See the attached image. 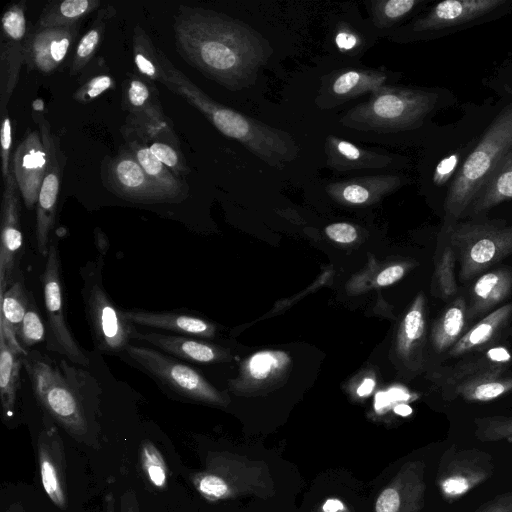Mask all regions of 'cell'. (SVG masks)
<instances>
[{
	"mask_svg": "<svg viewBox=\"0 0 512 512\" xmlns=\"http://www.w3.org/2000/svg\"><path fill=\"white\" fill-rule=\"evenodd\" d=\"M173 29L180 56L230 90L252 84L272 54L268 40L250 24L211 9L180 5Z\"/></svg>",
	"mask_w": 512,
	"mask_h": 512,
	"instance_id": "1",
	"label": "cell"
},
{
	"mask_svg": "<svg viewBox=\"0 0 512 512\" xmlns=\"http://www.w3.org/2000/svg\"><path fill=\"white\" fill-rule=\"evenodd\" d=\"M33 393L46 414L76 441L96 447L101 390L87 371L32 349L22 356Z\"/></svg>",
	"mask_w": 512,
	"mask_h": 512,
	"instance_id": "2",
	"label": "cell"
},
{
	"mask_svg": "<svg viewBox=\"0 0 512 512\" xmlns=\"http://www.w3.org/2000/svg\"><path fill=\"white\" fill-rule=\"evenodd\" d=\"M438 95L422 89L384 85L340 115L334 130L349 140L389 143L419 128L434 109Z\"/></svg>",
	"mask_w": 512,
	"mask_h": 512,
	"instance_id": "3",
	"label": "cell"
},
{
	"mask_svg": "<svg viewBox=\"0 0 512 512\" xmlns=\"http://www.w3.org/2000/svg\"><path fill=\"white\" fill-rule=\"evenodd\" d=\"M164 86L200 111L223 135L240 142L268 165L283 168L297 157L299 149L290 134L217 103L173 64L166 69Z\"/></svg>",
	"mask_w": 512,
	"mask_h": 512,
	"instance_id": "4",
	"label": "cell"
},
{
	"mask_svg": "<svg viewBox=\"0 0 512 512\" xmlns=\"http://www.w3.org/2000/svg\"><path fill=\"white\" fill-rule=\"evenodd\" d=\"M191 483L208 502L246 496L268 499L275 494V484L268 464L228 451L209 452L204 467L193 473Z\"/></svg>",
	"mask_w": 512,
	"mask_h": 512,
	"instance_id": "5",
	"label": "cell"
},
{
	"mask_svg": "<svg viewBox=\"0 0 512 512\" xmlns=\"http://www.w3.org/2000/svg\"><path fill=\"white\" fill-rule=\"evenodd\" d=\"M512 149V105L492 121L455 175L445 198V222L464 215L500 160Z\"/></svg>",
	"mask_w": 512,
	"mask_h": 512,
	"instance_id": "6",
	"label": "cell"
},
{
	"mask_svg": "<svg viewBox=\"0 0 512 512\" xmlns=\"http://www.w3.org/2000/svg\"><path fill=\"white\" fill-rule=\"evenodd\" d=\"M444 231L460 264L462 282L512 254V225H506L505 221L445 222Z\"/></svg>",
	"mask_w": 512,
	"mask_h": 512,
	"instance_id": "7",
	"label": "cell"
},
{
	"mask_svg": "<svg viewBox=\"0 0 512 512\" xmlns=\"http://www.w3.org/2000/svg\"><path fill=\"white\" fill-rule=\"evenodd\" d=\"M103 258L89 261L81 269V290L94 347L104 354L125 352L137 329L107 294L102 284Z\"/></svg>",
	"mask_w": 512,
	"mask_h": 512,
	"instance_id": "8",
	"label": "cell"
},
{
	"mask_svg": "<svg viewBox=\"0 0 512 512\" xmlns=\"http://www.w3.org/2000/svg\"><path fill=\"white\" fill-rule=\"evenodd\" d=\"M45 268L41 276L44 305L47 316V349L86 367L89 358L75 340L68 326L65 312L64 284L57 241H50Z\"/></svg>",
	"mask_w": 512,
	"mask_h": 512,
	"instance_id": "9",
	"label": "cell"
},
{
	"mask_svg": "<svg viewBox=\"0 0 512 512\" xmlns=\"http://www.w3.org/2000/svg\"><path fill=\"white\" fill-rule=\"evenodd\" d=\"M125 352L159 384L186 399L222 404L223 398L202 375L169 354L147 346L129 344Z\"/></svg>",
	"mask_w": 512,
	"mask_h": 512,
	"instance_id": "10",
	"label": "cell"
},
{
	"mask_svg": "<svg viewBox=\"0 0 512 512\" xmlns=\"http://www.w3.org/2000/svg\"><path fill=\"white\" fill-rule=\"evenodd\" d=\"M510 355L502 347L487 353V360L459 366L445 381V390L452 396L470 402H488L512 391V373L505 363Z\"/></svg>",
	"mask_w": 512,
	"mask_h": 512,
	"instance_id": "11",
	"label": "cell"
},
{
	"mask_svg": "<svg viewBox=\"0 0 512 512\" xmlns=\"http://www.w3.org/2000/svg\"><path fill=\"white\" fill-rule=\"evenodd\" d=\"M378 39L357 6L343 3L328 16L323 49L334 67L356 66Z\"/></svg>",
	"mask_w": 512,
	"mask_h": 512,
	"instance_id": "12",
	"label": "cell"
},
{
	"mask_svg": "<svg viewBox=\"0 0 512 512\" xmlns=\"http://www.w3.org/2000/svg\"><path fill=\"white\" fill-rule=\"evenodd\" d=\"M395 77L394 72L384 67H334L320 77L315 103L330 110L391 84Z\"/></svg>",
	"mask_w": 512,
	"mask_h": 512,
	"instance_id": "13",
	"label": "cell"
},
{
	"mask_svg": "<svg viewBox=\"0 0 512 512\" xmlns=\"http://www.w3.org/2000/svg\"><path fill=\"white\" fill-rule=\"evenodd\" d=\"M43 140L48 166L42 181L36 204V241L39 253L47 257L50 233L55 225L58 195L65 165V156L60 150L58 138L51 133L50 124L44 116H35Z\"/></svg>",
	"mask_w": 512,
	"mask_h": 512,
	"instance_id": "14",
	"label": "cell"
},
{
	"mask_svg": "<svg viewBox=\"0 0 512 512\" xmlns=\"http://www.w3.org/2000/svg\"><path fill=\"white\" fill-rule=\"evenodd\" d=\"M493 472L494 463L490 454L475 448L459 449L452 445L441 457L436 483L443 498L451 501L488 480Z\"/></svg>",
	"mask_w": 512,
	"mask_h": 512,
	"instance_id": "15",
	"label": "cell"
},
{
	"mask_svg": "<svg viewBox=\"0 0 512 512\" xmlns=\"http://www.w3.org/2000/svg\"><path fill=\"white\" fill-rule=\"evenodd\" d=\"M100 178L107 190L126 201L142 204L172 202L151 182L126 145L115 156L103 158Z\"/></svg>",
	"mask_w": 512,
	"mask_h": 512,
	"instance_id": "16",
	"label": "cell"
},
{
	"mask_svg": "<svg viewBox=\"0 0 512 512\" xmlns=\"http://www.w3.org/2000/svg\"><path fill=\"white\" fill-rule=\"evenodd\" d=\"M323 146L326 167L338 175L389 173L400 161L384 149L364 147L335 133L325 136Z\"/></svg>",
	"mask_w": 512,
	"mask_h": 512,
	"instance_id": "17",
	"label": "cell"
},
{
	"mask_svg": "<svg viewBox=\"0 0 512 512\" xmlns=\"http://www.w3.org/2000/svg\"><path fill=\"white\" fill-rule=\"evenodd\" d=\"M406 183L405 175L389 172L352 175L338 180H320L308 186L322 191L326 197L340 204L359 207L380 200Z\"/></svg>",
	"mask_w": 512,
	"mask_h": 512,
	"instance_id": "18",
	"label": "cell"
},
{
	"mask_svg": "<svg viewBox=\"0 0 512 512\" xmlns=\"http://www.w3.org/2000/svg\"><path fill=\"white\" fill-rule=\"evenodd\" d=\"M37 459L43 489L61 510L68 506L66 456L62 437L54 421L44 414L37 438Z\"/></svg>",
	"mask_w": 512,
	"mask_h": 512,
	"instance_id": "19",
	"label": "cell"
},
{
	"mask_svg": "<svg viewBox=\"0 0 512 512\" xmlns=\"http://www.w3.org/2000/svg\"><path fill=\"white\" fill-rule=\"evenodd\" d=\"M19 193L18 184L11 171L4 180L1 204L0 294L15 281L23 255Z\"/></svg>",
	"mask_w": 512,
	"mask_h": 512,
	"instance_id": "20",
	"label": "cell"
},
{
	"mask_svg": "<svg viewBox=\"0 0 512 512\" xmlns=\"http://www.w3.org/2000/svg\"><path fill=\"white\" fill-rule=\"evenodd\" d=\"M505 0H446L437 3L414 20L409 28L400 27L386 38L390 41L406 35L435 32L476 20L504 5Z\"/></svg>",
	"mask_w": 512,
	"mask_h": 512,
	"instance_id": "21",
	"label": "cell"
},
{
	"mask_svg": "<svg viewBox=\"0 0 512 512\" xmlns=\"http://www.w3.org/2000/svg\"><path fill=\"white\" fill-rule=\"evenodd\" d=\"M79 25L34 28L24 42L25 65L28 71L44 75L54 73L66 59L77 38Z\"/></svg>",
	"mask_w": 512,
	"mask_h": 512,
	"instance_id": "22",
	"label": "cell"
},
{
	"mask_svg": "<svg viewBox=\"0 0 512 512\" xmlns=\"http://www.w3.org/2000/svg\"><path fill=\"white\" fill-rule=\"evenodd\" d=\"M425 492V464L420 460L408 461L379 493L374 512H420Z\"/></svg>",
	"mask_w": 512,
	"mask_h": 512,
	"instance_id": "23",
	"label": "cell"
},
{
	"mask_svg": "<svg viewBox=\"0 0 512 512\" xmlns=\"http://www.w3.org/2000/svg\"><path fill=\"white\" fill-rule=\"evenodd\" d=\"M11 171L27 209L35 207L47 166V152L37 131H29L12 154Z\"/></svg>",
	"mask_w": 512,
	"mask_h": 512,
	"instance_id": "24",
	"label": "cell"
},
{
	"mask_svg": "<svg viewBox=\"0 0 512 512\" xmlns=\"http://www.w3.org/2000/svg\"><path fill=\"white\" fill-rule=\"evenodd\" d=\"M126 318L133 324L168 331L183 336L208 337L214 332L212 324L202 317L179 311H147L125 309Z\"/></svg>",
	"mask_w": 512,
	"mask_h": 512,
	"instance_id": "25",
	"label": "cell"
},
{
	"mask_svg": "<svg viewBox=\"0 0 512 512\" xmlns=\"http://www.w3.org/2000/svg\"><path fill=\"white\" fill-rule=\"evenodd\" d=\"M120 132L125 142L134 141L145 146L163 142L179 146L173 124L162 107L128 114Z\"/></svg>",
	"mask_w": 512,
	"mask_h": 512,
	"instance_id": "26",
	"label": "cell"
},
{
	"mask_svg": "<svg viewBox=\"0 0 512 512\" xmlns=\"http://www.w3.org/2000/svg\"><path fill=\"white\" fill-rule=\"evenodd\" d=\"M512 293V267L493 269L479 276L471 289L470 304L466 316L474 319L488 314Z\"/></svg>",
	"mask_w": 512,
	"mask_h": 512,
	"instance_id": "27",
	"label": "cell"
},
{
	"mask_svg": "<svg viewBox=\"0 0 512 512\" xmlns=\"http://www.w3.org/2000/svg\"><path fill=\"white\" fill-rule=\"evenodd\" d=\"M135 339L147 342L177 359L194 363H211L218 358L215 347L189 336L137 330Z\"/></svg>",
	"mask_w": 512,
	"mask_h": 512,
	"instance_id": "28",
	"label": "cell"
},
{
	"mask_svg": "<svg viewBox=\"0 0 512 512\" xmlns=\"http://www.w3.org/2000/svg\"><path fill=\"white\" fill-rule=\"evenodd\" d=\"M512 200V149L500 160L469 205L464 217L477 218L502 202Z\"/></svg>",
	"mask_w": 512,
	"mask_h": 512,
	"instance_id": "29",
	"label": "cell"
},
{
	"mask_svg": "<svg viewBox=\"0 0 512 512\" xmlns=\"http://www.w3.org/2000/svg\"><path fill=\"white\" fill-rule=\"evenodd\" d=\"M29 291L21 280H16L0 294V331L9 347L16 353L25 356L26 351L19 343L17 334L26 314L29 298Z\"/></svg>",
	"mask_w": 512,
	"mask_h": 512,
	"instance_id": "30",
	"label": "cell"
},
{
	"mask_svg": "<svg viewBox=\"0 0 512 512\" xmlns=\"http://www.w3.org/2000/svg\"><path fill=\"white\" fill-rule=\"evenodd\" d=\"M512 317V302L500 306L473 325L448 350L450 357H459L481 350L493 342Z\"/></svg>",
	"mask_w": 512,
	"mask_h": 512,
	"instance_id": "31",
	"label": "cell"
},
{
	"mask_svg": "<svg viewBox=\"0 0 512 512\" xmlns=\"http://www.w3.org/2000/svg\"><path fill=\"white\" fill-rule=\"evenodd\" d=\"M151 182L165 193L172 202H180L188 196L187 183L177 177L148 148L137 142H125Z\"/></svg>",
	"mask_w": 512,
	"mask_h": 512,
	"instance_id": "32",
	"label": "cell"
},
{
	"mask_svg": "<svg viewBox=\"0 0 512 512\" xmlns=\"http://www.w3.org/2000/svg\"><path fill=\"white\" fill-rule=\"evenodd\" d=\"M367 20L379 38H386L417 10L422 0H368L363 2Z\"/></svg>",
	"mask_w": 512,
	"mask_h": 512,
	"instance_id": "33",
	"label": "cell"
},
{
	"mask_svg": "<svg viewBox=\"0 0 512 512\" xmlns=\"http://www.w3.org/2000/svg\"><path fill=\"white\" fill-rule=\"evenodd\" d=\"M22 366V355L9 347L0 331V398L5 421H10L15 414Z\"/></svg>",
	"mask_w": 512,
	"mask_h": 512,
	"instance_id": "34",
	"label": "cell"
},
{
	"mask_svg": "<svg viewBox=\"0 0 512 512\" xmlns=\"http://www.w3.org/2000/svg\"><path fill=\"white\" fill-rule=\"evenodd\" d=\"M99 0H63L49 2L40 14L35 28L68 27L79 22L95 10H99Z\"/></svg>",
	"mask_w": 512,
	"mask_h": 512,
	"instance_id": "35",
	"label": "cell"
},
{
	"mask_svg": "<svg viewBox=\"0 0 512 512\" xmlns=\"http://www.w3.org/2000/svg\"><path fill=\"white\" fill-rule=\"evenodd\" d=\"M466 313L467 303L462 296L444 308L432 330V343L438 352L449 350L461 338L466 325Z\"/></svg>",
	"mask_w": 512,
	"mask_h": 512,
	"instance_id": "36",
	"label": "cell"
},
{
	"mask_svg": "<svg viewBox=\"0 0 512 512\" xmlns=\"http://www.w3.org/2000/svg\"><path fill=\"white\" fill-rule=\"evenodd\" d=\"M25 64L24 42L1 39L0 42V112L7 104L18 83L20 70Z\"/></svg>",
	"mask_w": 512,
	"mask_h": 512,
	"instance_id": "37",
	"label": "cell"
},
{
	"mask_svg": "<svg viewBox=\"0 0 512 512\" xmlns=\"http://www.w3.org/2000/svg\"><path fill=\"white\" fill-rule=\"evenodd\" d=\"M112 10L114 11L113 7L99 9L92 25L78 41L70 62V76L81 73L95 56L105 32L106 22L112 16Z\"/></svg>",
	"mask_w": 512,
	"mask_h": 512,
	"instance_id": "38",
	"label": "cell"
},
{
	"mask_svg": "<svg viewBox=\"0 0 512 512\" xmlns=\"http://www.w3.org/2000/svg\"><path fill=\"white\" fill-rule=\"evenodd\" d=\"M132 48L134 64L139 74L152 82L163 84L164 72L159 60V48L140 25L134 27Z\"/></svg>",
	"mask_w": 512,
	"mask_h": 512,
	"instance_id": "39",
	"label": "cell"
},
{
	"mask_svg": "<svg viewBox=\"0 0 512 512\" xmlns=\"http://www.w3.org/2000/svg\"><path fill=\"white\" fill-rule=\"evenodd\" d=\"M121 106L128 114L162 107L154 83L134 73L129 74L123 83Z\"/></svg>",
	"mask_w": 512,
	"mask_h": 512,
	"instance_id": "40",
	"label": "cell"
},
{
	"mask_svg": "<svg viewBox=\"0 0 512 512\" xmlns=\"http://www.w3.org/2000/svg\"><path fill=\"white\" fill-rule=\"evenodd\" d=\"M140 466L145 480L156 490H164L169 480L167 463L153 442L144 440L140 446Z\"/></svg>",
	"mask_w": 512,
	"mask_h": 512,
	"instance_id": "41",
	"label": "cell"
},
{
	"mask_svg": "<svg viewBox=\"0 0 512 512\" xmlns=\"http://www.w3.org/2000/svg\"><path fill=\"white\" fill-rule=\"evenodd\" d=\"M17 339L26 351L32 350L33 346L47 340V326L43 323L32 293H30L28 308Z\"/></svg>",
	"mask_w": 512,
	"mask_h": 512,
	"instance_id": "42",
	"label": "cell"
},
{
	"mask_svg": "<svg viewBox=\"0 0 512 512\" xmlns=\"http://www.w3.org/2000/svg\"><path fill=\"white\" fill-rule=\"evenodd\" d=\"M456 255L451 246L448 236L444 231V247L441 251L439 262L436 268L437 285L440 295L449 299L457 292L455 277Z\"/></svg>",
	"mask_w": 512,
	"mask_h": 512,
	"instance_id": "43",
	"label": "cell"
},
{
	"mask_svg": "<svg viewBox=\"0 0 512 512\" xmlns=\"http://www.w3.org/2000/svg\"><path fill=\"white\" fill-rule=\"evenodd\" d=\"M25 0L7 6L1 19V39L25 42L28 35Z\"/></svg>",
	"mask_w": 512,
	"mask_h": 512,
	"instance_id": "44",
	"label": "cell"
},
{
	"mask_svg": "<svg viewBox=\"0 0 512 512\" xmlns=\"http://www.w3.org/2000/svg\"><path fill=\"white\" fill-rule=\"evenodd\" d=\"M475 435L481 441L504 440L512 443V416H489L475 419Z\"/></svg>",
	"mask_w": 512,
	"mask_h": 512,
	"instance_id": "45",
	"label": "cell"
},
{
	"mask_svg": "<svg viewBox=\"0 0 512 512\" xmlns=\"http://www.w3.org/2000/svg\"><path fill=\"white\" fill-rule=\"evenodd\" d=\"M425 334L424 298L419 296L403 320V347L406 351L423 340Z\"/></svg>",
	"mask_w": 512,
	"mask_h": 512,
	"instance_id": "46",
	"label": "cell"
},
{
	"mask_svg": "<svg viewBox=\"0 0 512 512\" xmlns=\"http://www.w3.org/2000/svg\"><path fill=\"white\" fill-rule=\"evenodd\" d=\"M148 148L177 177L183 178L190 174L191 170L180 150V146L154 142L150 144Z\"/></svg>",
	"mask_w": 512,
	"mask_h": 512,
	"instance_id": "47",
	"label": "cell"
},
{
	"mask_svg": "<svg viewBox=\"0 0 512 512\" xmlns=\"http://www.w3.org/2000/svg\"><path fill=\"white\" fill-rule=\"evenodd\" d=\"M115 81L109 74H97L87 79L76 89L72 97L81 104H87L104 92L113 89Z\"/></svg>",
	"mask_w": 512,
	"mask_h": 512,
	"instance_id": "48",
	"label": "cell"
},
{
	"mask_svg": "<svg viewBox=\"0 0 512 512\" xmlns=\"http://www.w3.org/2000/svg\"><path fill=\"white\" fill-rule=\"evenodd\" d=\"M1 115V128H0V141H1V167L2 176L5 180L11 173V146H12V126L8 109L0 112Z\"/></svg>",
	"mask_w": 512,
	"mask_h": 512,
	"instance_id": "49",
	"label": "cell"
},
{
	"mask_svg": "<svg viewBox=\"0 0 512 512\" xmlns=\"http://www.w3.org/2000/svg\"><path fill=\"white\" fill-rule=\"evenodd\" d=\"M278 360L270 352L255 354L249 363L251 375L256 379L266 378L276 368Z\"/></svg>",
	"mask_w": 512,
	"mask_h": 512,
	"instance_id": "50",
	"label": "cell"
},
{
	"mask_svg": "<svg viewBox=\"0 0 512 512\" xmlns=\"http://www.w3.org/2000/svg\"><path fill=\"white\" fill-rule=\"evenodd\" d=\"M327 236L339 243H351L356 240L358 233L356 228L344 222H338L328 225L325 228Z\"/></svg>",
	"mask_w": 512,
	"mask_h": 512,
	"instance_id": "51",
	"label": "cell"
},
{
	"mask_svg": "<svg viewBox=\"0 0 512 512\" xmlns=\"http://www.w3.org/2000/svg\"><path fill=\"white\" fill-rule=\"evenodd\" d=\"M473 512H512V492L494 497Z\"/></svg>",
	"mask_w": 512,
	"mask_h": 512,
	"instance_id": "52",
	"label": "cell"
},
{
	"mask_svg": "<svg viewBox=\"0 0 512 512\" xmlns=\"http://www.w3.org/2000/svg\"><path fill=\"white\" fill-rule=\"evenodd\" d=\"M405 273L404 267L400 265L390 266L384 269L377 277L379 286H388L403 277Z\"/></svg>",
	"mask_w": 512,
	"mask_h": 512,
	"instance_id": "53",
	"label": "cell"
},
{
	"mask_svg": "<svg viewBox=\"0 0 512 512\" xmlns=\"http://www.w3.org/2000/svg\"><path fill=\"white\" fill-rule=\"evenodd\" d=\"M121 512H141L136 494L132 490H127L121 497Z\"/></svg>",
	"mask_w": 512,
	"mask_h": 512,
	"instance_id": "54",
	"label": "cell"
},
{
	"mask_svg": "<svg viewBox=\"0 0 512 512\" xmlns=\"http://www.w3.org/2000/svg\"><path fill=\"white\" fill-rule=\"evenodd\" d=\"M375 382L373 379H365L357 389V394L361 397L369 395L374 389Z\"/></svg>",
	"mask_w": 512,
	"mask_h": 512,
	"instance_id": "55",
	"label": "cell"
},
{
	"mask_svg": "<svg viewBox=\"0 0 512 512\" xmlns=\"http://www.w3.org/2000/svg\"><path fill=\"white\" fill-rule=\"evenodd\" d=\"M394 410L397 414L402 416H406L411 413L410 407L404 404L396 406Z\"/></svg>",
	"mask_w": 512,
	"mask_h": 512,
	"instance_id": "56",
	"label": "cell"
},
{
	"mask_svg": "<svg viewBox=\"0 0 512 512\" xmlns=\"http://www.w3.org/2000/svg\"><path fill=\"white\" fill-rule=\"evenodd\" d=\"M5 512H25L23 506L19 503H12Z\"/></svg>",
	"mask_w": 512,
	"mask_h": 512,
	"instance_id": "57",
	"label": "cell"
},
{
	"mask_svg": "<svg viewBox=\"0 0 512 512\" xmlns=\"http://www.w3.org/2000/svg\"><path fill=\"white\" fill-rule=\"evenodd\" d=\"M106 512H116V510H115V503H114V499H113V497H110V498H109V501H108V504H107ZM120 512H121V511H120Z\"/></svg>",
	"mask_w": 512,
	"mask_h": 512,
	"instance_id": "58",
	"label": "cell"
}]
</instances>
